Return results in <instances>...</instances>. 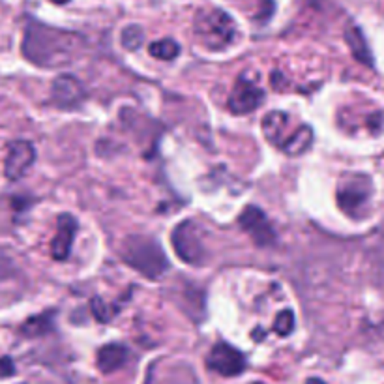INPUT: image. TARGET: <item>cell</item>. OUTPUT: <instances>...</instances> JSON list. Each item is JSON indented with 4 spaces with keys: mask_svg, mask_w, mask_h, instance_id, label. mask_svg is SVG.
I'll use <instances>...</instances> for the list:
<instances>
[{
    "mask_svg": "<svg viewBox=\"0 0 384 384\" xmlns=\"http://www.w3.org/2000/svg\"><path fill=\"white\" fill-rule=\"evenodd\" d=\"M83 49V40L74 32L58 30L38 21H28L21 51L28 62L40 68H62L74 62Z\"/></svg>",
    "mask_w": 384,
    "mask_h": 384,
    "instance_id": "1",
    "label": "cell"
},
{
    "mask_svg": "<svg viewBox=\"0 0 384 384\" xmlns=\"http://www.w3.org/2000/svg\"><path fill=\"white\" fill-rule=\"evenodd\" d=\"M120 257L133 270L148 279H158L167 272L169 261L154 238L128 237L120 246Z\"/></svg>",
    "mask_w": 384,
    "mask_h": 384,
    "instance_id": "2",
    "label": "cell"
},
{
    "mask_svg": "<svg viewBox=\"0 0 384 384\" xmlns=\"http://www.w3.org/2000/svg\"><path fill=\"white\" fill-rule=\"evenodd\" d=\"M195 34L205 47H208L210 51H221L235 42L237 25L225 11H201L195 19Z\"/></svg>",
    "mask_w": 384,
    "mask_h": 384,
    "instance_id": "3",
    "label": "cell"
},
{
    "mask_svg": "<svg viewBox=\"0 0 384 384\" xmlns=\"http://www.w3.org/2000/svg\"><path fill=\"white\" fill-rule=\"evenodd\" d=\"M171 244H173L174 253L179 255L184 263L199 266L206 261L205 244L201 240L197 223L191 220H186L174 227L171 232Z\"/></svg>",
    "mask_w": 384,
    "mask_h": 384,
    "instance_id": "4",
    "label": "cell"
},
{
    "mask_svg": "<svg viewBox=\"0 0 384 384\" xmlns=\"http://www.w3.org/2000/svg\"><path fill=\"white\" fill-rule=\"evenodd\" d=\"M369 197H371V182L363 174H354L343 180L336 195L339 208L351 218L358 216V212L366 206Z\"/></svg>",
    "mask_w": 384,
    "mask_h": 384,
    "instance_id": "5",
    "label": "cell"
},
{
    "mask_svg": "<svg viewBox=\"0 0 384 384\" xmlns=\"http://www.w3.org/2000/svg\"><path fill=\"white\" fill-rule=\"evenodd\" d=\"M206 366L210 371L223 377H237L246 369V356L229 343L220 341L212 347L206 358Z\"/></svg>",
    "mask_w": 384,
    "mask_h": 384,
    "instance_id": "6",
    "label": "cell"
},
{
    "mask_svg": "<svg viewBox=\"0 0 384 384\" xmlns=\"http://www.w3.org/2000/svg\"><path fill=\"white\" fill-rule=\"evenodd\" d=\"M263 90L259 89L253 81L247 79L246 75H242V77H238V81L235 83V89L229 94L227 107L235 115H247V113H253L263 103Z\"/></svg>",
    "mask_w": 384,
    "mask_h": 384,
    "instance_id": "7",
    "label": "cell"
},
{
    "mask_svg": "<svg viewBox=\"0 0 384 384\" xmlns=\"http://www.w3.org/2000/svg\"><path fill=\"white\" fill-rule=\"evenodd\" d=\"M238 223L257 246H272L276 242L274 229H272L269 218L264 216V212L259 206H246L242 214H240Z\"/></svg>",
    "mask_w": 384,
    "mask_h": 384,
    "instance_id": "8",
    "label": "cell"
},
{
    "mask_svg": "<svg viewBox=\"0 0 384 384\" xmlns=\"http://www.w3.org/2000/svg\"><path fill=\"white\" fill-rule=\"evenodd\" d=\"M36 162V148L28 141H13L8 147V156L4 162L6 179L16 182L27 174L32 164Z\"/></svg>",
    "mask_w": 384,
    "mask_h": 384,
    "instance_id": "9",
    "label": "cell"
},
{
    "mask_svg": "<svg viewBox=\"0 0 384 384\" xmlns=\"http://www.w3.org/2000/svg\"><path fill=\"white\" fill-rule=\"evenodd\" d=\"M86 98V90L77 77L69 74L58 75L51 86V100L60 109H74L79 107L81 101Z\"/></svg>",
    "mask_w": 384,
    "mask_h": 384,
    "instance_id": "10",
    "label": "cell"
},
{
    "mask_svg": "<svg viewBox=\"0 0 384 384\" xmlns=\"http://www.w3.org/2000/svg\"><path fill=\"white\" fill-rule=\"evenodd\" d=\"M75 232H77V221L69 214H62L57 221V235L51 242V255L57 261H66L69 257L72 246H74Z\"/></svg>",
    "mask_w": 384,
    "mask_h": 384,
    "instance_id": "11",
    "label": "cell"
},
{
    "mask_svg": "<svg viewBox=\"0 0 384 384\" xmlns=\"http://www.w3.org/2000/svg\"><path fill=\"white\" fill-rule=\"evenodd\" d=\"M128 349L120 343H109L106 347H101L96 356V366L101 373H113L116 369H120L128 362Z\"/></svg>",
    "mask_w": 384,
    "mask_h": 384,
    "instance_id": "12",
    "label": "cell"
},
{
    "mask_svg": "<svg viewBox=\"0 0 384 384\" xmlns=\"http://www.w3.org/2000/svg\"><path fill=\"white\" fill-rule=\"evenodd\" d=\"M289 115L287 113H281V111H272L269 115L263 118V133L266 141H270L272 145H278L281 148V145L285 142L283 135L285 130L289 126Z\"/></svg>",
    "mask_w": 384,
    "mask_h": 384,
    "instance_id": "13",
    "label": "cell"
},
{
    "mask_svg": "<svg viewBox=\"0 0 384 384\" xmlns=\"http://www.w3.org/2000/svg\"><path fill=\"white\" fill-rule=\"evenodd\" d=\"M345 40H347V45L351 49L353 57L356 58L358 62L366 64V66H373V55H371V49H369L366 38H363L362 30L358 27H349L345 30Z\"/></svg>",
    "mask_w": 384,
    "mask_h": 384,
    "instance_id": "14",
    "label": "cell"
},
{
    "mask_svg": "<svg viewBox=\"0 0 384 384\" xmlns=\"http://www.w3.org/2000/svg\"><path fill=\"white\" fill-rule=\"evenodd\" d=\"M311 145H313V130L304 124V126H300L295 133H290L289 137L285 139V142L281 145V150L287 156H300V154L310 150Z\"/></svg>",
    "mask_w": 384,
    "mask_h": 384,
    "instance_id": "15",
    "label": "cell"
},
{
    "mask_svg": "<svg viewBox=\"0 0 384 384\" xmlns=\"http://www.w3.org/2000/svg\"><path fill=\"white\" fill-rule=\"evenodd\" d=\"M53 317L55 315L51 311L42 313V315L32 317V319H28V321L21 327V334L28 337H38L43 336V334H47V332L53 330Z\"/></svg>",
    "mask_w": 384,
    "mask_h": 384,
    "instance_id": "16",
    "label": "cell"
},
{
    "mask_svg": "<svg viewBox=\"0 0 384 384\" xmlns=\"http://www.w3.org/2000/svg\"><path fill=\"white\" fill-rule=\"evenodd\" d=\"M148 53L152 55L154 58H159V60H173V58L179 57L180 45L174 40H171V38H165V40H158V42L150 43Z\"/></svg>",
    "mask_w": 384,
    "mask_h": 384,
    "instance_id": "17",
    "label": "cell"
},
{
    "mask_svg": "<svg viewBox=\"0 0 384 384\" xmlns=\"http://www.w3.org/2000/svg\"><path fill=\"white\" fill-rule=\"evenodd\" d=\"M122 45L128 49V51H137L142 45V40H145V34H142V28L139 25H130L122 30Z\"/></svg>",
    "mask_w": 384,
    "mask_h": 384,
    "instance_id": "18",
    "label": "cell"
},
{
    "mask_svg": "<svg viewBox=\"0 0 384 384\" xmlns=\"http://www.w3.org/2000/svg\"><path fill=\"white\" fill-rule=\"evenodd\" d=\"M295 330V313L290 310L281 311L274 321V332L278 336H289Z\"/></svg>",
    "mask_w": 384,
    "mask_h": 384,
    "instance_id": "19",
    "label": "cell"
},
{
    "mask_svg": "<svg viewBox=\"0 0 384 384\" xmlns=\"http://www.w3.org/2000/svg\"><path fill=\"white\" fill-rule=\"evenodd\" d=\"M90 307H92V313H94L96 319L101 322L111 321V317L116 313V310H111L109 305L101 300L100 296H94V298H92V302H90Z\"/></svg>",
    "mask_w": 384,
    "mask_h": 384,
    "instance_id": "20",
    "label": "cell"
},
{
    "mask_svg": "<svg viewBox=\"0 0 384 384\" xmlns=\"http://www.w3.org/2000/svg\"><path fill=\"white\" fill-rule=\"evenodd\" d=\"M16 375V363L10 356H0V379H8Z\"/></svg>",
    "mask_w": 384,
    "mask_h": 384,
    "instance_id": "21",
    "label": "cell"
},
{
    "mask_svg": "<svg viewBox=\"0 0 384 384\" xmlns=\"http://www.w3.org/2000/svg\"><path fill=\"white\" fill-rule=\"evenodd\" d=\"M305 384H327V383H324V380H321V379H310Z\"/></svg>",
    "mask_w": 384,
    "mask_h": 384,
    "instance_id": "22",
    "label": "cell"
},
{
    "mask_svg": "<svg viewBox=\"0 0 384 384\" xmlns=\"http://www.w3.org/2000/svg\"><path fill=\"white\" fill-rule=\"evenodd\" d=\"M51 2H55V4L60 6V4H68L69 0H51Z\"/></svg>",
    "mask_w": 384,
    "mask_h": 384,
    "instance_id": "23",
    "label": "cell"
}]
</instances>
